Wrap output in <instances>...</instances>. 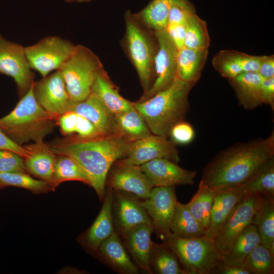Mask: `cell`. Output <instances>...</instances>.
Listing matches in <instances>:
<instances>
[{
    "label": "cell",
    "instance_id": "6da1fadb",
    "mask_svg": "<svg viewBox=\"0 0 274 274\" xmlns=\"http://www.w3.org/2000/svg\"><path fill=\"white\" fill-rule=\"evenodd\" d=\"M274 156V132L221 151L204 167L201 181L215 190L242 186Z\"/></svg>",
    "mask_w": 274,
    "mask_h": 274
},
{
    "label": "cell",
    "instance_id": "7a4b0ae2",
    "mask_svg": "<svg viewBox=\"0 0 274 274\" xmlns=\"http://www.w3.org/2000/svg\"><path fill=\"white\" fill-rule=\"evenodd\" d=\"M129 142L121 135L89 139L76 138L60 142L50 148L56 155L74 158L84 169L89 185L101 199L109 171L114 163L124 157Z\"/></svg>",
    "mask_w": 274,
    "mask_h": 274
},
{
    "label": "cell",
    "instance_id": "3957f363",
    "mask_svg": "<svg viewBox=\"0 0 274 274\" xmlns=\"http://www.w3.org/2000/svg\"><path fill=\"white\" fill-rule=\"evenodd\" d=\"M195 84L177 77L165 90L146 100L133 102L152 133L168 138L172 127L185 120L189 109V94Z\"/></svg>",
    "mask_w": 274,
    "mask_h": 274
},
{
    "label": "cell",
    "instance_id": "277c9868",
    "mask_svg": "<svg viewBox=\"0 0 274 274\" xmlns=\"http://www.w3.org/2000/svg\"><path fill=\"white\" fill-rule=\"evenodd\" d=\"M33 84L15 108L0 118V130L21 146L29 142L43 141L55 126V119L36 99Z\"/></svg>",
    "mask_w": 274,
    "mask_h": 274
},
{
    "label": "cell",
    "instance_id": "5b68a950",
    "mask_svg": "<svg viewBox=\"0 0 274 274\" xmlns=\"http://www.w3.org/2000/svg\"><path fill=\"white\" fill-rule=\"evenodd\" d=\"M124 21L125 31L122 47L137 72L144 94L155 80L158 42L154 31L147 27L130 10L125 12Z\"/></svg>",
    "mask_w": 274,
    "mask_h": 274
},
{
    "label": "cell",
    "instance_id": "8992f818",
    "mask_svg": "<svg viewBox=\"0 0 274 274\" xmlns=\"http://www.w3.org/2000/svg\"><path fill=\"white\" fill-rule=\"evenodd\" d=\"M164 244L188 274H217L221 255L215 249L213 240L206 235L181 237L173 234Z\"/></svg>",
    "mask_w": 274,
    "mask_h": 274
},
{
    "label": "cell",
    "instance_id": "52a82bcc",
    "mask_svg": "<svg viewBox=\"0 0 274 274\" xmlns=\"http://www.w3.org/2000/svg\"><path fill=\"white\" fill-rule=\"evenodd\" d=\"M104 69L100 59L90 49L76 45L71 56L59 70L70 99L77 102L88 97L96 78Z\"/></svg>",
    "mask_w": 274,
    "mask_h": 274
},
{
    "label": "cell",
    "instance_id": "ba28073f",
    "mask_svg": "<svg viewBox=\"0 0 274 274\" xmlns=\"http://www.w3.org/2000/svg\"><path fill=\"white\" fill-rule=\"evenodd\" d=\"M75 46L67 40L53 36L25 47V51L31 69L44 78L50 72L59 70L71 56Z\"/></svg>",
    "mask_w": 274,
    "mask_h": 274
},
{
    "label": "cell",
    "instance_id": "9c48e42d",
    "mask_svg": "<svg viewBox=\"0 0 274 274\" xmlns=\"http://www.w3.org/2000/svg\"><path fill=\"white\" fill-rule=\"evenodd\" d=\"M154 32L158 42L154 61L155 80L150 89L138 100L139 101L167 88L177 77L178 48L165 29Z\"/></svg>",
    "mask_w": 274,
    "mask_h": 274
},
{
    "label": "cell",
    "instance_id": "30bf717a",
    "mask_svg": "<svg viewBox=\"0 0 274 274\" xmlns=\"http://www.w3.org/2000/svg\"><path fill=\"white\" fill-rule=\"evenodd\" d=\"M0 73L14 80L21 97L35 82V74L27 60L25 47L7 40L1 33Z\"/></svg>",
    "mask_w": 274,
    "mask_h": 274
},
{
    "label": "cell",
    "instance_id": "8fae6325",
    "mask_svg": "<svg viewBox=\"0 0 274 274\" xmlns=\"http://www.w3.org/2000/svg\"><path fill=\"white\" fill-rule=\"evenodd\" d=\"M157 158L167 159L176 163L180 159L175 143L167 138L152 134L130 142L124 157L120 160L126 164L140 166Z\"/></svg>",
    "mask_w": 274,
    "mask_h": 274
},
{
    "label": "cell",
    "instance_id": "7c38bea8",
    "mask_svg": "<svg viewBox=\"0 0 274 274\" xmlns=\"http://www.w3.org/2000/svg\"><path fill=\"white\" fill-rule=\"evenodd\" d=\"M177 200L175 186L153 187L149 198L141 202L151 218L154 229L163 239L173 235L170 225Z\"/></svg>",
    "mask_w": 274,
    "mask_h": 274
},
{
    "label": "cell",
    "instance_id": "4fadbf2b",
    "mask_svg": "<svg viewBox=\"0 0 274 274\" xmlns=\"http://www.w3.org/2000/svg\"><path fill=\"white\" fill-rule=\"evenodd\" d=\"M260 195H245L213 241L217 252H226L235 239L251 224Z\"/></svg>",
    "mask_w": 274,
    "mask_h": 274
},
{
    "label": "cell",
    "instance_id": "5bb4252c",
    "mask_svg": "<svg viewBox=\"0 0 274 274\" xmlns=\"http://www.w3.org/2000/svg\"><path fill=\"white\" fill-rule=\"evenodd\" d=\"M33 91L38 103L54 119L67 111L70 99L59 70L34 82Z\"/></svg>",
    "mask_w": 274,
    "mask_h": 274
},
{
    "label": "cell",
    "instance_id": "9a60e30c",
    "mask_svg": "<svg viewBox=\"0 0 274 274\" xmlns=\"http://www.w3.org/2000/svg\"><path fill=\"white\" fill-rule=\"evenodd\" d=\"M139 167L153 187L191 185L196 176L195 171L183 168L165 158L150 160Z\"/></svg>",
    "mask_w": 274,
    "mask_h": 274
},
{
    "label": "cell",
    "instance_id": "2e32d148",
    "mask_svg": "<svg viewBox=\"0 0 274 274\" xmlns=\"http://www.w3.org/2000/svg\"><path fill=\"white\" fill-rule=\"evenodd\" d=\"M67 111L74 112L86 118L102 136L120 135L115 115L92 93L82 101L76 102L70 100Z\"/></svg>",
    "mask_w": 274,
    "mask_h": 274
},
{
    "label": "cell",
    "instance_id": "e0dca14e",
    "mask_svg": "<svg viewBox=\"0 0 274 274\" xmlns=\"http://www.w3.org/2000/svg\"><path fill=\"white\" fill-rule=\"evenodd\" d=\"M215 191L210 225L205 232V235L212 240H213L246 195L245 189L242 186Z\"/></svg>",
    "mask_w": 274,
    "mask_h": 274
},
{
    "label": "cell",
    "instance_id": "ac0fdd59",
    "mask_svg": "<svg viewBox=\"0 0 274 274\" xmlns=\"http://www.w3.org/2000/svg\"><path fill=\"white\" fill-rule=\"evenodd\" d=\"M112 171L110 183L111 188L133 193L146 199L150 196L153 186L139 166L126 164L118 160Z\"/></svg>",
    "mask_w": 274,
    "mask_h": 274
},
{
    "label": "cell",
    "instance_id": "d6986e66",
    "mask_svg": "<svg viewBox=\"0 0 274 274\" xmlns=\"http://www.w3.org/2000/svg\"><path fill=\"white\" fill-rule=\"evenodd\" d=\"M28 151L24 158L26 170L52 187L56 154L43 141L25 146Z\"/></svg>",
    "mask_w": 274,
    "mask_h": 274
},
{
    "label": "cell",
    "instance_id": "ffe728a7",
    "mask_svg": "<svg viewBox=\"0 0 274 274\" xmlns=\"http://www.w3.org/2000/svg\"><path fill=\"white\" fill-rule=\"evenodd\" d=\"M153 225H140L131 230L125 237L126 246L140 267L144 271L152 273L150 255L153 243L151 234Z\"/></svg>",
    "mask_w": 274,
    "mask_h": 274
},
{
    "label": "cell",
    "instance_id": "44dd1931",
    "mask_svg": "<svg viewBox=\"0 0 274 274\" xmlns=\"http://www.w3.org/2000/svg\"><path fill=\"white\" fill-rule=\"evenodd\" d=\"M263 78L256 72H243L228 80L234 91L238 104L246 110H252L262 104L260 97Z\"/></svg>",
    "mask_w": 274,
    "mask_h": 274
},
{
    "label": "cell",
    "instance_id": "7402d4cb",
    "mask_svg": "<svg viewBox=\"0 0 274 274\" xmlns=\"http://www.w3.org/2000/svg\"><path fill=\"white\" fill-rule=\"evenodd\" d=\"M91 93L115 115L127 111L133 107L132 102L120 94L118 88L111 80L104 69L96 78L92 86Z\"/></svg>",
    "mask_w": 274,
    "mask_h": 274
},
{
    "label": "cell",
    "instance_id": "603a6c76",
    "mask_svg": "<svg viewBox=\"0 0 274 274\" xmlns=\"http://www.w3.org/2000/svg\"><path fill=\"white\" fill-rule=\"evenodd\" d=\"M117 220L120 231L124 236L140 225H152L141 203L128 196L122 195L118 198Z\"/></svg>",
    "mask_w": 274,
    "mask_h": 274
},
{
    "label": "cell",
    "instance_id": "cb8c5ba5",
    "mask_svg": "<svg viewBox=\"0 0 274 274\" xmlns=\"http://www.w3.org/2000/svg\"><path fill=\"white\" fill-rule=\"evenodd\" d=\"M208 49H193L185 47L178 50L177 77L196 83L200 78L208 56Z\"/></svg>",
    "mask_w": 274,
    "mask_h": 274
},
{
    "label": "cell",
    "instance_id": "d4e9b609",
    "mask_svg": "<svg viewBox=\"0 0 274 274\" xmlns=\"http://www.w3.org/2000/svg\"><path fill=\"white\" fill-rule=\"evenodd\" d=\"M252 224L257 229L261 244L274 252V198L259 196Z\"/></svg>",
    "mask_w": 274,
    "mask_h": 274
},
{
    "label": "cell",
    "instance_id": "484cf974",
    "mask_svg": "<svg viewBox=\"0 0 274 274\" xmlns=\"http://www.w3.org/2000/svg\"><path fill=\"white\" fill-rule=\"evenodd\" d=\"M261 239L256 226L250 224L221 255V265L243 263L259 244Z\"/></svg>",
    "mask_w": 274,
    "mask_h": 274
},
{
    "label": "cell",
    "instance_id": "4316f807",
    "mask_svg": "<svg viewBox=\"0 0 274 274\" xmlns=\"http://www.w3.org/2000/svg\"><path fill=\"white\" fill-rule=\"evenodd\" d=\"M112 196L111 190L105 198L99 214L86 235V242L92 250L98 249L101 244L114 232L112 215Z\"/></svg>",
    "mask_w": 274,
    "mask_h": 274
},
{
    "label": "cell",
    "instance_id": "83f0119b",
    "mask_svg": "<svg viewBox=\"0 0 274 274\" xmlns=\"http://www.w3.org/2000/svg\"><path fill=\"white\" fill-rule=\"evenodd\" d=\"M100 254L117 270L126 274L138 272L116 233L114 232L98 248Z\"/></svg>",
    "mask_w": 274,
    "mask_h": 274
},
{
    "label": "cell",
    "instance_id": "f1b7e54d",
    "mask_svg": "<svg viewBox=\"0 0 274 274\" xmlns=\"http://www.w3.org/2000/svg\"><path fill=\"white\" fill-rule=\"evenodd\" d=\"M242 186L246 195L274 198V156L263 163Z\"/></svg>",
    "mask_w": 274,
    "mask_h": 274
},
{
    "label": "cell",
    "instance_id": "f546056e",
    "mask_svg": "<svg viewBox=\"0 0 274 274\" xmlns=\"http://www.w3.org/2000/svg\"><path fill=\"white\" fill-rule=\"evenodd\" d=\"M115 117L119 134L130 142L153 134L134 106L127 111L116 114Z\"/></svg>",
    "mask_w": 274,
    "mask_h": 274
},
{
    "label": "cell",
    "instance_id": "4dcf8cb0",
    "mask_svg": "<svg viewBox=\"0 0 274 274\" xmlns=\"http://www.w3.org/2000/svg\"><path fill=\"white\" fill-rule=\"evenodd\" d=\"M215 190L200 181L197 192L187 206L204 232L210 225ZM205 235V234H204Z\"/></svg>",
    "mask_w": 274,
    "mask_h": 274
},
{
    "label": "cell",
    "instance_id": "1f68e13d",
    "mask_svg": "<svg viewBox=\"0 0 274 274\" xmlns=\"http://www.w3.org/2000/svg\"><path fill=\"white\" fill-rule=\"evenodd\" d=\"M170 230L173 234L181 237L205 235V232L190 212L187 204L177 200L172 220Z\"/></svg>",
    "mask_w": 274,
    "mask_h": 274
},
{
    "label": "cell",
    "instance_id": "d6a6232c",
    "mask_svg": "<svg viewBox=\"0 0 274 274\" xmlns=\"http://www.w3.org/2000/svg\"><path fill=\"white\" fill-rule=\"evenodd\" d=\"M173 0H152L142 10L134 13L148 28L156 31L165 29Z\"/></svg>",
    "mask_w": 274,
    "mask_h": 274
},
{
    "label": "cell",
    "instance_id": "836d02e7",
    "mask_svg": "<svg viewBox=\"0 0 274 274\" xmlns=\"http://www.w3.org/2000/svg\"><path fill=\"white\" fill-rule=\"evenodd\" d=\"M62 132L66 135L76 133L77 138L89 139L102 136L86 118L73 111H67L58 119Z\"/></svg>",
    "mask_w": 274,
    "mask_h": 274
},
{
    "label": "cell",
    "instance_id": "e575fe53",
    "mask_svg": "<svg viewBox=\"0 0 274 274\" xmlns=\"http://www.w3.org/2000/svg\"><path fill=\"white\" fill-rule=\"evenodd\" d=\"M68 181H78L89 185L88 177L80 164L73 157L63 155L56 157L52 188Z\"/></svg>",
    "mask_w": 274,
    "mask_h": 274
},
{
    "label": "cell",
    "instance_id": "d590c367",
    "mask_svg": "<svg viewBox=\"0 0 274 274\" xmlns=\"http://www.w3.org/2000/svg\"><path fill=\"white\" fill-rule=\"evenodd\" d=\"M150 265L159 274H188L181 268L176 256L165 244L159 245L153 243Z\"/></svg>",
    "mask_w": 274,
    "mask_h": 274
},
{
    "label": "cell",
    "instance_id": "8d00e7d4",
    "mask_svg": "<svg viewBox=\"0 0 274 274\" xmlns=\"http://www.w3.org/2000/svg\"><path fill=\"white\" fill-rule=\"evenodd\" d=\"M185 29L184 47L193 49H208L211 40L206 21L194 14L186 21Z\"/></svg>",
    "mask_w": 274,
    "mask_h": 274
},
{
    "label": "cell",
    "instance_id": "74e56055",
    "mask_svg": "<svg viewBox=\"0 0 274 274\" xmlns=\"http://www.w3.org/2000/svg\"><path fill=\"white\" fill-rule=\"evenodd\" d=\"M244 263L252 274H273L274 252L260 244L247 256Z\"/></svg>",
    "mask_w": 274,
    "mask_h": 274
},
{
    "label": "cell",
    "instance_id": "f35d334b",
    "mask_svg": "<svg viewBox=\"0 0 274 274\" xmlns=\"http://www.w3.org/2000/svg\"><path fill=\"white\" fill-rule=\"evenodd\" d=\"M0 183L4 187L11 186L22 188L36 193L47 192L52 188L48 182L34 179L25 173L0 172Z\"/></svg>",
    "mask_w": 274,
    "mask_h": 274
},
{
    "label": "cell",
    "instance_id": "ab89813d",
    "mask_svg": "<svg viewBox=\"0 0 274 274\" xmlns=\"http://www.w3.org/2000/svg\"><path fill=\"white\" fill-rule=\"evenodd\" d=\"M212 62L216 71L228 80L233 79L244 72L235 58L232 50H220L214 55Z\"/></svg>",
    "mask_w": 274,
    "mask_h": 274
},
{
    "label": "cell",
    "instance_id": "60d3db41",
    "mask_svg": "<svg viewBox=\"0 0 274 274\" xmlns=\"http://www.w3.org/2000/svg\"><path fill=\"white\" fill-rule=\"evenodd\" d=\"M194 14H196L195 6L189 0H173L168 13L167 23H185Z\"/></svg>",
    "mask_w": 274,
    "mask_h": 274
},
{
    "label": "cell",
    "instance_id": "b9f144b4",
    "mask_svg": "<svg viewBox=\"0 0 274 274\" xmlns=\"http://www.w3.org/2000/svg\"><path fill=\"white\" fill-rule=\"evenodd\" d=\"M24 159L13 151L0 150V172L25 173Z\"/></svg>",
    "mask_w": 274,
    "mask_h": 274
},
{
    "label": "cell",
    "instance_id": "7bdbcfd3",
    "mask_svg": "<svg viewBox=\"0 0 274 274\" xmlns=\"http://www.w3.org/2000/svg\"><path fill=\"white\" fill-rule=\"evenodd\" d=\"M168 138L176 145L190 143L195 138V131L192 126L185 120L174 125L170 129Z\"/></svg>",
    "mask_w": 274,
    "mask_h": 274
},
{
    "label": "cell",
    "instance_id": "ee69618b",
    "mask_svg": "<svg viewBox=\"0 0 274 274\" xmlns=\"http://www.w3.org/2000/svg\"><path fill=\"white\" fill-rule=\"evenodd\" d=\"M232 51L244 72H258L262 56L251 55L233 50Z\"/></svg>",
    "mask_w": 274,
    "mask_h": 274
},
{
    "label": "cell",
    "instance_id": "f6af8a7d",
    "mask_svg": "<svg viewBox=\"0 0 274 274\" xmlns=\"http://www.w3.org/2000/svg\"><path fill=\"white\" fill-rule=\"evenodd\" d=\"M165 30L178 50L184 47L185 23H167Z\"/></svg>",
    "mask_w": 274,
    "mask_h": 274
},
{
    "label": "cell",
    "instance_id": "bcb514c9",
    "mask_svg": "<svg viewBox=\"0 0 274 274\" xmlns=\"http://www.w3.org/2000/svg\"><path fill=\"white\" fill-rule=\"evenodd\" d=\"M260 97L262 104L274 110V77L263 79L261 84Z\"/></svg>",
    "mask_w": 274,
    "mask_h": 274
},
{
    "label": "cell",
    "instance_id": "7dc6e473",
    "mask_svg": "<svg viewBox=\"0 0 274 274\" xmlns=\"http://www.w3.org/2000/svg\"><path fill=\"white\" fill-rule=\"evenodd\" d=\"M0 150H6L15 152L23 158L27 157L28 151L25 146L19 145L0 130Z\"/></svg>",
    "mask_w": 274,
    "mask_h": 274
},
{
    "label": "cell",
    "instance_id": "c3c4849f",
    "mask_svg": "<svg viewBox=\"0 0 274 274\" xmlns=\"http://www.w3.org/2000/svg\"><path fill=\"white\" fill-rule=\"evenodd\" d=\"M263 79L274 77V56L262 55V60L257 72Z\"/></svg>",
    "mask_w": 274,
    "mask_h": 274
},
{
    "label": "cell",
    "instance_id": "681fc988",
    "mask_svg": "<svg viewBox=\"0 0 274 274\" xmlns=\"http://www.w3.org/2000/svg\"><path fill=\"white\" fill-rule=\"evenodd\" d=\"M217 274H252L251 271L243 263L221 265Z\"/></svg>",
    "mask_w": 274,
    "mask_h": 274
},
{
    "label": "cell",
    "instance_id": "f907efd6",
    "mask_svg": "<svg viewBox=\"0 0 274 274\" xmlns=\"http://www.w3.org/2000/svg\"><path fill=\"white\" fill-rule=\"evenodd\" d=\"M67 3H87L90 2L94 0H64Z\"/></svg>",
    "mask_w": 274,
    "mask_h": 274
},
{
    "label": "cell",
    "instance_id": "816d5d0a",
    "mask_svg": "<svg viewBox=\"0 0 274 274\" xmlns=\"http://www.w3.org/2000/svg\"><path fill=\"white\" fill-rule=\"evenodd\" d=\"M3 187H4V186H3V185L1 183H0V189H1L2 188H3Z\"/></svg>",
    "mask_w": 274,
    "mask_h": 274
}]
</instances>
